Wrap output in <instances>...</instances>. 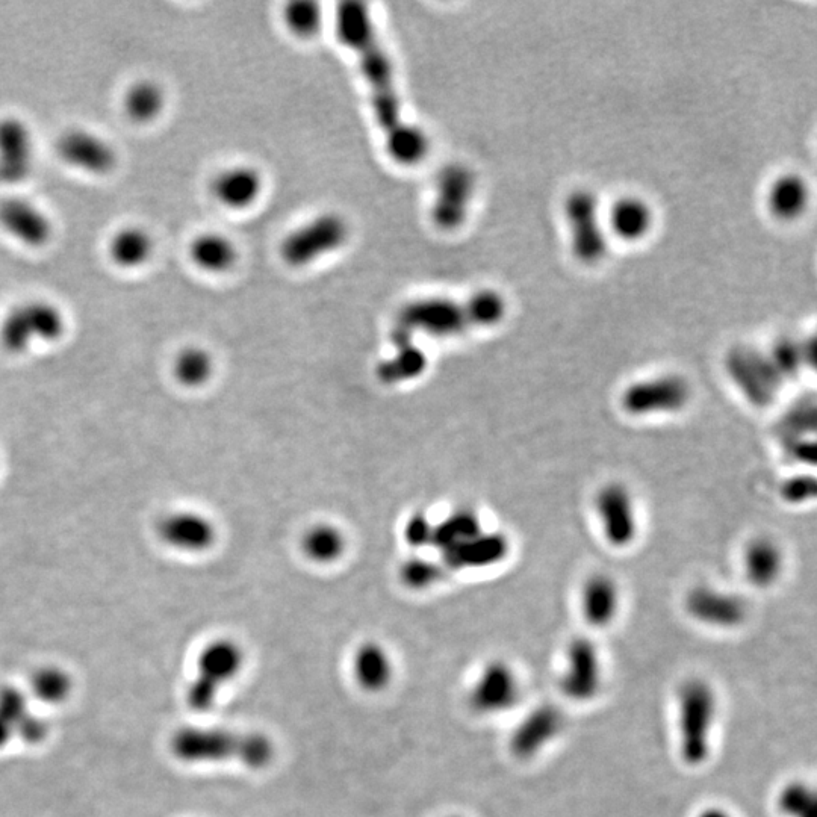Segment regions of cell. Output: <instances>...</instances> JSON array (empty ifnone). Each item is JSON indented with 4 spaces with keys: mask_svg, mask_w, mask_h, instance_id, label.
<instances>
[{
    "mask_svg": "<svg viewBox=\"0 0 817 817\" xmlns=\"http://www.w3.org/2000/svg\"><path fill=\"white\" fill-rule=\"evenodd\" d=\"M524 698L521 672L509 660L492 659L480 668L468 689L466 703L482 718L513 712Z\"/></svg>",
    "mask_w": 817,
    "mask_h": 817,
    "instance_id": "obj_7",
    "label": "cell"
},
{
    "mask_svg": "<svg viewBox=\"0 0 817 817\" xmlns=\"http://www.w3.org/2000/svg\"><path fill=\"white\" fill-rule=\"evenodd\" d=\"M215 199L230 209L249 208L262 191V178L255 168L238 165L215 174L211 184Z\"/></svg>",
    "mask_w": 817,
    "mask_h": 817,
    "instance_id": "obj_25",
    "label": "cell"
},
{
    "mask_svg": "<svg viewBox=\"0 0 817 817\" xmlns=\"http://www.w3.org/2000/svg\"><path fill=\"white\" fill-rule=\"evenodd\" d=\"M174 749L187 762H235L250 771H264L276 757V746L261 731L185 730Z\"/></svg>",
    "mask_w": 817,
    "mask_h": 817,
    "instance_id": "obj_4",
    "label": "cell"
},
{
    "mask_svg": "<svg viewBox=\"0 0 817 817\" xmlns=\"http://www.w3.org/2000/svg\"><path fill=\"white\" fill-rule=\"evenodd\" d=\"M784 556L780 545L769 538H757L749 542L743 554V571L749 585L757 589H769L783 574Z\"/></svg>",
    "mask_w": 817,
    "mask_h": 817,
    "instance_id": "obj_27",
    "label": "cell"
},
{
    "mask_svg": "<svg viewBox=\"0 0 817 817\" xmlns=\"http://www.w3.org/2000/svg\"><path fill=\"white\" fill-rule=\"evenodd\" d=\"M784 448H786L789 456L792 457L793 460H798V462L814 463V460H816L814 442L807 441L805 438L786 439Z\"/></svg>",
    "mask_w": 817,
    "mask_h": 817,
    "instance_id": "obj_42",
    "label": "cell"
},
{
    "mask_svg": "<svg viewBox=\"0 0 817 817\" xmlns=\"http://www.w3.org/2000/svg\"><path fill=\"white\" fill-rule=\"evenodd\" d=\"M35 135L19 115L0 117V184L19 185L31 178L35 168Z\"/></svg>",
    "mask_w": 817,
    "mask_h": 817,
    "instance_id": "obj_16",
    "label": "cell"
},
{
    "mask_svg": "<svg viewBox=\"0 0 817 817\" xmlns=\"http://www.w3.org/2000/svg\"><path fill=\"white\" fill-rule=\"evenodd\" d=\"M67 327V315L61 306L50 300H25L0 321V345L10 355H26L40 345L61 341Z\"/></svg>",
    "mask_w": 817,
    "mask_h": 817,
    "instance_id": "obj_5",
    "label": "cell"
},
{
    "mask_svg": "<svg viewBox=\"0 0 817 817\" xmlns=\"http://www.w3.org/2000/svg\"><path fill=\"white\" fill-rule=\"evenodd\" d=\"M0 229L28 249H43L55 235V223L46 209L22 196L0 200Z\"/></svg>",
    "mask_w": 817,
    "mask_h": 817,
    "instance_id": "obj_18",
    "label": "cell"
},
{
    "mask_svg": "<svg viewBox=\"0 0 817 817\" xmlns=\"http://www.w3.org/2000/svg\"><path fill=\"white\" fill-rule=\"evenodd\" d=\"M155 255L152 233L140 224H126L111 233L106 256L119 270L134 271L146 267Z\"/></svg>",
    "mask_w": 817,
    "mask_h": 817,
    "instance_id": "obj_22",
    "label": "cell"
},
{
    "mask_svg": "<svg viewBox=\"0 0 817 817\" xmlns=\"http://www.w3.org/2000/svg\"><path fill=\"white\" fill-rule=\"evenodd\" d=\"M595 510L610 547L627 548L637 536L633 497L621 483H609L598 491Z\"/></svg>",
    "mask_w": 817,
    "mask_h": 817,
    "instance_id": "obj_20",
    "label": "cell"
},
{
    "mask_svg": "<svg viewBox=\"0 0 817 817\" xmlns=\"http://www.w3.org/2000/svg\"><path fill=\"white\" fill-rule=\"evenodd\" d=\"M774 808L780 817H817L816 789L804 778H790L775 792Z\"/></svg>",
    "mask_w": 817,
    "mask_h": 817,
    "instance_id": "obj_31",
    "label": "cell"
},
{
    "mask_svg": "<svg viewBox=\"0 0 817 817\" xmlns=\"http://www.w3.org/2000/svg\"><path fill=\"white\" fill-rule=\"evenodd\" d=\"M190 259L200 270L208 273H224L235 265L238 259L237 247L221 233H200L191 241Z\"/></svg>",
    "mask_w": 817,
    "mask_h": 817,
    "instance_id": "obj_30",
    "label": "cell"
},
{
    "mask_svg": "<svg viewBox=\"0 0 817 817\" xmlns=\"http://www.w3.org/2000/svg\"><path fill=\"white\" fill-rule=\"evenodd\" d=\"M480 532H483V527L476 512L466 509L457 510L435 525L432 545L445 551L460 542L474 538Z\"/></svg>",
    "mask_w": 817,
    "mask_h": 817,
    "instance_id": "obj_33",
    "label": "cell"
},
{
    "mask_svg": "<svg viewBox=\"0 0 817 817\" xmlns=\"http://www.w3.org/2000/svg\"><path fill=\"white\" fill-rule=\"evenodd\" d=\"M816 427V407L811 403L796 406L784 420L786 439L805 438L808 432L813 433Z\"/></svg>",
    "mask_w": 817,
    "mask_h": 817,
    "instance_id": "obj_39",
    "label": "cell"
},
{
    "mask_svg": "<svg viewBox=\"0 0 817 817\" xmlns=\"http://www.w3.org/2000/svg\"><path fill=\"white\" fill-rule=\"evenodd\" d=\"M687 615L713 630H736L745 624L749 607L740 595L713 586L699 585L684 598Z\"/></svg>",
    "mask_w": 817,
    "mask_h": 817,
    "instance_id": "obj_17",
    "label": "cell"
},
{
    "mask_svg": "<svg viewBox=\"0 0 817 817\" xmlns=\"http://www.w3.org/2000/svg\"><path fill=\"white\" fill-rule=\"evenodd\" d=\"M566 727L568 718L562 707L554 703L536 704L510 731L507 739L509 754L516 762H533L562 739Z\"/></svg>",
    "mask_w": 817,
    "mask_h": 817,
    "instance_id": "obj_11",
    "label": "cell"
},
{
    "mask_svg": "<svg viewBox=\"0 0 817 817\" xmlns=\"http://www.w3.org/2000/svg\"><path fill=\"white\" fill-rule=\"evenodd\" d=\"M156 535L165 547L179 553H205L217 541V527L203 513L176 510L159 519Z\"/></svg>",
    "mask_w": 817,
    "mask_h": 817,
    "instance_id": "obj_19",
    "label": "cell"
},
{
    "mask_svg": "<svg viewBox=\"0 0 817 817\" xmlns=\"http://www.w3.org/2000/svg\"><path fill=\"white\" fill-rule=\"evenodd\" d=\"M621 591L618 583L606 574H594L583 583L580 591V613L591 628L604 630L618 618Z\"/></svg>",
    "mask_w": 817,
    "mask_h": 817,
    "instance_id": "obj_21",
    "label": "cell"
},
{
    "mask_svg": "<svg viewBox=\"0 0 817 817\" xmlns=\"http://www.w3.org/2000/svg\"><path fill=\"white\" fill-rule=\"evenodd\" d=\"M285 22L297 37L311 38L320 32L323 13L320 5L309 0H299L286 5Z\"/></svg>",
    "mask_w": 817,
    "mask_h": 817,
    "instance_id": "obj_37",
    "label": "cell"
},
{
    "mask_svg": "<svg viewBox=\"0 0 817 817\" xmlns=\"http://www.w3.org/2000/svg\"><path fill=\"white\" fill-rule=\"evenodd\" d=\"M607 681L603 651L594 639L577 636L569 640L557 672V692L563 701L575 706L595 703Z\"/></svg>",
    "mask_w": 817,
    "mask_h": 817,
    "instance_id": "obj_6",
    "label": "cell"
},
{
    "mask_svg": "<svg viewBox=\"0 0 817 817\" xmlns=\"http://www.w3.org/2000/svg\"><path fill=\"white\" fill-rule=\"evenodd\" d=\"M445 817H463V816H460V814H451V816H445Z\"/></svg>",
    "mask_w": 817,
    "mask_h": 817,
    "instance_id": "obj_44",
    "label": "cell"
},
{
    "mask_svg": "<svg viewBox=\"0 0 817 817\" xmlns=\"http://www.w3.org/2000/svg\"><path fill=\"white\" fill-rule=\"evenodd\" d=\"M693 817H737L734 811L721 804H707L699 808Z\"/></svg>",
    "mask_w": 817,
    "mask_h": 817,
    "instance_id": "obj_43",
    "label": "cell"
},
{
    "mask_svg": "<svg viewBox=\"0 0 817 817\" xmlns=\"http://www.w3.org/2000/svg\"><path fill=\"white\" fill-rule=\"evenodd\" d=\"M173 373L176 380L187 388H200L211 380L214 361L203 348L190 345L174 359Z\"/></svg>",
    "mask_w": 817,
    "mask_h": 817,
    "instance_id": "obj_34",
    "label": "cell"
},
{
    "mask_svg": "<svg viewBox=\"0 0 817 817\" xmlns=\"http://www.w3.org/2000/svg\"><path fill=\"white\" fill-rule=\"evenodd\" d=\"M55 153L67 167L79 173L105 178L119 165V152L99 132L84 126H73L56 138Z\"/></svg>",
    "mask_w": 817,
    "mask_h": 817,
    "instance_id": "obj_13",
    "label": "cell"
},
{
    "mask_svg": "<svg viewBox=\"0 0 817 817\" xmlns=\"http://www.w3.org/2000/svg\"><path fill=\"white\" fill-rule=\"evenodd\" d=\"M510 544L506 535L498 532H480L468 541L460 542L444 553V560L450 568L477 569L497 565L506 559Z\"/></svg>",
    "mask_w": 817,
    "mask_h": 817,
    "instance_id": "obj_23",
    "label": "cell"
},
{
    "mask_svg": "<svg viewBox=\"0 0 817 817\" xmlns=\"http://www.w3.org/2000/svg\"><path fill=\"white\" fill-rule=\"evenodd\" d=\"M607 218V229L627 243L647 237L654 226L653 208L647 200L637 196H625L616 200Z\"/></svg>",
    "mask_w": 817,
    "mask_h": 817,
    "instance_id": "obj_26",
    "label": "cell"
},
{
    "mask_svg": "<svg viewBox=\"0 0 817 817\" xmlns=\"http://www.w3.org/2000/svg\"><path fill=\"white\" fill-rule=\"evenodd\" d=\"M476 174L463 164L447 165L436 179L432 218L441 229H457L470 214L476 194Z\"/></svg>",
    "mask_w": 817,
    "mask_h": 817,
    "instance_id": "obj_15",
    "label": "cell"
},
{
    "mask_svg": "<svg viewBox=\"0 0 817 817\" xmlns=\"http://www.w3.org/2000/svg\"><path fill=\"white\" fill-rule=\"evenodd\" d=\"M347 548L344 533L330 524H317L302 538V551L312 562L327 565L341 559Z\"/></svg>",
    "mask_w": 817,
    "mask_h": 817,
    "instance_id": "obj_32",
    "label": "cell"
},
{
    "mask_svg": "<svg viewBox=\"0 0 817 817\" xmlns=\"http://www.w3.org/2000/svg\"><path fill=\"white\" fill-rule=\"evenodd\" d=\"M725 370L734 386L755 407L771 406L784 383L768 353L751 347L731 348L725 358Z\"/></svg>",
    "mask_w": 817,
    "mask_h": 817,
    "instance_id": "obj_12",
    "label": "cell"
},
{
    "mask_svg": "<svg viewBox=\"0 0 817 817\" xmlns=\"http://www.w3.org/2000/svg\"><path fill=\"white\" fill-rule=\"evenodd\" d=\"M807 344L808 341L801 344L796 339L783 338L775 342L771 352H768L769 359L783 382L798 376L804 365L813 364L814 342L810 348L807 347Z\"/></svg>",
    "mask_w": 817,
    "mask_h": 817,
    "instance_id": "obj_35",
    "label": "cell"
},
{
    "mask_svg": "<svg viewBox=\"0 0 817 817\" xmlns=\"http://www.w3.org/2000/svg\"><path fill=\"white\" fill-rule=\"evenodd\" d=\"M426 365V355L412 342L397 347V353L379 365L377 376L385 383L403 382L420 376Z\"/></svg>",
    "mask_w": 817,
    "mask_h": 817,
    "instance_id": "obj_36",
    "label": "cell"
},
{
    "mask_svg": "<svg viewBox=\"0 0 817 817\" xmlns=\"http://www.w3.org/2000/svg\"><path fill=\"white\" fill-rule=\"evenodd\" d=\"M445 569L438 563L426 559L407 560L400 569L401 581L415 591L432 588L444 577Z\"/></svg>",
    "mask_w": 817,
    "mask_h": 817,
    "instance_id": "obj_38",
    "label": "cell"
},
{
    "mask_svg": "<svg viewBox=\"0 0 817 817\" xmlns=\"http://www.w3.org/2000/svg\"><path fill=\"white\" fill-rule=\"evenodd\" d=\"M563 212L574 258L586 265L603 261L609 250V238L595 193L585 188L572 191L566 197Z\"/></svg>",
    "mask_w": 817,
    "mask_h": 817,
    "instance_id": "obj_8",
    "label": "cell"
},
{
    "mask_svg": "<svg viewBox=\"0 0 817 817\" xmlns=\"http://www.w3.org/2000/svg\"><path fill=\"white\" fill-rule=\"evenodd\" d=\"M347 221L338 214H323L286 235L280 256L291 267L302 268L341 249L348 240Z\"/></svg>",
    "mask_w": 817,
    "mask_h": 817,
    "instance_id": "obj_10",
    "label": "cell"
},
{
    "mask_svg": "<svg viewBox=\"0 0 817 817\" xmlns=\"http://www.w3.org/2000/svg\"><path fill=\"white\" fill-rule=\"evenodd\" d=\"M506 314V300L494 289H483L465 302L435 297L415 300L398 314L394 344H412L415 332L453 336L473 327L497 326Z\"/></svg>",
    "mask_w": 817,
    "mask_h": 817,
    "instance_id": "obj_2",
    "label": "cell"
},
{
    "mask_svg": "<svg viewBox=\"0 0 817 817\" xmlns=\"http://www.w3.org/2000/svg\"><path fill=\"white\" fill-rule=\"evenodd\" d=\"M352 675L359 689L371 695L382 693L394 680L391 654L379 642L368 640L353 654Z\"/></svg>",
    "mask_w": 817,
    "mask_h": 817,
    "instance_id": "obj_24",
    "label": "cell"
},
{
    "mask_svg": "<svg viewBox=\"0 0 817 817\" xmlns=\"http://www.w3.org/2000/svg\"><path fill=\"white\" fill-rule=\"evenodd\" d=\"M339 40L358 53L371 90L374 114L385 132L386 147L394 161L414 165L429 152L424 132L404 122L391 60L380 44L373 20L361 2H344L336 13Z\"/></svg>",
    "mask_w": 817,
    "mask_h": 817,
    "instance_id": "obj_1",
    "label": "cell"
},
{
    "mask_svg": "<svg viewBox=\"0 0 817 817\" xmlns=\"http://www.w3.org/2000/svg\"><path fill=\"white\" fill-rule=\"evenodd\" d=\"M690 397L692 389L686 379L665 374L631 383L622 392L621 406L625 414L637 418L677 414L689 404Z\"/></svg>",
    "mask_w": 817,
    "mask_h": 817,
    "instance_id": "obj_14",
    "label": "cell"
},
{
    "mask_svg": "<svg viewBox=\"0 0 817 817\" xmlns=\"http://www.w3.org/2000/svg\"><path fill=\"white\" fill-rule=\"evenodd\" d=\"M243 648L232 639H217L202 651L197 675L190 687L191 706L208 710L214 706L221 690L232 683L244 668Z\"/></svg>",
    "mask_w": 817,
    "mask_h": 817,
    "instance_id": "obj_9",
    "label": "cell"
},
{
    "mask_svg": "<svg viewBox=\"0 0 817 817\" xmlns=\"http://www.w3.org/2000/svg\"><path fill=\"white\" fill-rule=\"evenodd\" d=\"M167 94L164 87L152 78H140L126 87L122 109L126 119L135 125H152L164 114Z\"/></svg>",
    "mask_w": 817,
    "mask_h": 817,
    "instance_id": "obj_28",
    "label": "cell"
},
{
    "mask_svg": "<svg viewBox=\"0 0 817 817\" xmlns=\"http://www.w3.org/2000/svg\"><path fill=\"white\" fill-rule=\"evenodd\" d=\"M675 749L681 765L701 769L712 760L721 696L709 678H684L675 692Z\"/></svg>",
    "mask_w": 817,
    "mask_h": 817,
    "instance_id": "obj_3",
    "label": "cell"
},
{
    "mask_svg": "<svg viewBox=\"0 0 817 817\" xmlns=\"http://www.w3.org/2000/svg\"><path fill=\"white\" fill-rule=\"evenodd\" d=\"M816 479L813 476L790 477L781 485V497L789 504H804L816 497Z\"/></svg>",
    "mask_w": 817,
    "mask_h": 817,
    "instance_id": "obj_40",
    "label": "cell"
},
{
    "mask_svg": "<svg viewBox=\"0 0 817 817\" xmlns=\"http://www.w3.org/2000/svg\"><path fill=\"white\" fill-rule=\"evenodd\" d=\"M810 202V188L799 174L780 176L769 188V211L784 221L796 220L804 214Z\"/></svg>",
    "mask_w": 817,
    "mask_h": 817,
    "instance_id": "obj_29",
    "label": "cell"
},
{
    "mask_svg": "<svg viewBox=\"0 0 817 817\" xmlns=\"http://www.w3.org/2000/svg\"><path fill=\"white\" fill-rule=\"evenodd\" d=\"M433 529L435 525L423 513H417L407 521L404 527V538L412 547H426V545H432Z\"/></svg>",
    "mask_w": 817,
    "mask_h": 817,
    "instance_id": "obj_41",
    "label": "cell"
}]
</instances>
